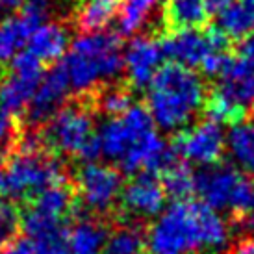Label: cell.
<instances>
[{
	"label": "cell",
	"mask_w": 254,
	"mask_h": 254,
	"mask_svg": "<svg viewBox=\"0 0 254 254\" xmlns=\"http://www.w3.org/2000/svg\"><path fill=\"white\" fill-rule=\"evenodd\" d=\"M156 0H123L119 9V34L132 36L141 28L154 7Z\"/></svg>",
	"instance_id": "25"
},
{
	"label": "cell",
	"mask_w": 254,
	"mask_h": 254,
	"mask_svg": "<svg viewBox=\"0 0 254 254\" xmlns=\"http://www.w3.org/2000/svg\"><path fill=\"white\" fill-rule=\"evenodd\" d=\"M121 173L112 165L87 162L80 167L76 177V193L80 204L95 213H106L121 195Z\"/></svg>",
	"instance_id": "8"
},
{
	"label": "cell",
	"mask_w": 254,
	"mask_h": 254,
	"mask_svg": "<svg viewBox=\"0 0 254 254\" xmlns=\"http://www.w3.org/2000/svg\"><path fill=\"white\" fill-rule=\"evenodd\" d=\"M65 74L74 91H93L123 71L121 41L110 32H89L72 43L64 64Z\"/></svg>",
	"instance_id": "4"
},
{
	"label": "cell",
	"mask_w": 254,
	"mask_h": 254,
	"mask_svg": "<svg viewBox=\"0 0 254 254\" xmlns=\"http://www.w3.org/2000/svg\"><path fill=\"white\" fill-rule=\"evenodd\" d=\"M160 45H162L163 56L175 60L178 65H184V67L200 65V62L212 52L206 34L198 32V30L173 32L163 37Z\"/></svg>",
	"instance_id": "14"
},
{
	"label": "cell",
	"mask_w": 254,
	"mask_h": 254,
	"mask_svg": "<svg viewBox=\"0 0 254 254\" xmlns=\"http://www.w3.org/2000/svg\"><path fill=\"white\" fill-rule=\"evenodd\" d=\"M91 108H97L108 117L123 115L132 106V87L125 85H100L87 97Z\"/></svg>",
	"instance_id": "23"
},
{
	"label": "cell",
	"mask_w": 254,
	"mask_h": 254,
	"mask_svg": "<svg viewBox=\"0 0 254 254\" xmlns=\"http://www.w3.org/2000/svg\"><path fill=\"white\" fill-rule=\"evenodd\" d=\"M219 28L228 39L240 41L254 32V0H238L219 13Z\"/></svg>",
	"instance_id": "18"
},
{
	"label": "cell",
	"mask_w": 254,
	"mask_h": 254,
	"mask_svg": "<svg viewBox=\"0 0 254 254\" xmlns=\"http://www.w3.org/2000/svg\"><path fill=\"white\" fill-rule=\"evenodd\" d=\"M204 113L208 115L210 121L215 123H230V125H238L245 119V110L236 106L234 102L226 99L225 95H221L217 89H213L210 95H206L204 100Z\"/></svg>",
	"instance_id": "26"
},
{
	"label": "cell",
	"mask_w": 254,
	"mask_h": 254,
	"mask_svg": "<svg viewBox=\"0 0 254 254\" xmlns=\"http://www.w3.org/2000/svg\"><path fill=\"white\" fill-rule=\"evenodd\" d=\"M100 156L117 162L127 173H162L175 154L158 135L147 108L130 106L110 117L97 134Z\"/></svg>",
	"instance_id": "2"
},
{
	"label": "cell",
	"mask_w": 254,
	"mask_h": 254,
	"mask_svg": "<svg viewBox=\"0 0 254 254\" xmlns=\"http://www.w3.org/2000/svg\"><path fill=\"white\" fill-rule=\"evenodd\" d=\"M232 254H254V238L241 240L240 243L234 247Z\"/></svg>",
	"instance_id": "34"
},
{
	"label": "cell",
	"mask_w": 254,
	"mask_h": 254,
	"mask_svg": "<svg viewBox=\"0 0 254 254\" xmlns=\"http://www.w3.org/2000/svg\"><path fill=\"white\" fill-rule=\"evenodd\" d=\"M232 58L228 56L226 50H212L208 56L200 62V69L206 76H221Z\"/></svg>",
	"instance_id": "28"
},
{
	"label": "cell",
	"mask_w": 254,
	"mask_h": 254,
	"mask_svg": "<svg viewBox=\"0 0 254 254\" xmlns=\"http://www.w3.org/2000/svg\"><path fill=\"white\" fill-rule=\"evenodd\" d=\"M108 228L99 219L80 217L76 225L65 234L67 254H102Z\"/></svg>",
	"instance_id": "17"
},
{
	"label": "cell",
	"mask_w": 254,
	"mask_h": 254,
	"mask_svg": "<svg viewBox=\"0 0 254 254\" xmlns=\"http://www.w3.org/2000/svg\"><path fill=\"white\" fill-rule=\"evenodd\" d=\"M215 89L245 112L247 108H254V60L247 56L230 60Z\"/></svg>",
	"instance_id": "13"
},
{
	"label": "cell",
	"mask_w": 254,
	"mask_h": 254,
	"mask_svg": "<svg viewBox=\"0 0 254 254\" xmlns=\"http://www.w3.org/2000/svg\"><path fill=\"white\" fill-rule=\"evenodd\" d=\"M123 0H84L76 11V26L82 32H99L119 15Z\"/></svg>",
	"instance_id": "20"
},
{
	"label": "cell",
	"mask_w": 254,
	"mask_h": 254,
	"mask_svg": "<svg viewBox=\"0 0 254 254\" xmlns=\"http://www.w3.org/2000/svg\"><path fill=\"white\" fill-rule=\"evenodd\" d=\"M147 236L139 223H123L108 234L102 254H145Z\"/></svg>",
	"instance_id": "21"
},
{
	"label": "cell",
	"mask_w": 254,
	"mask_h": 254,
	"mask_svg": "<svg viewBox=\"0 0 254 254\" xmlns=\"http://www.w3.org/2000/svg\"><path fill=\"white\" fill-rule=\"evenodd\" d=\"M210 19V13L204 6V0H165L163 6V26L165 30H197L204 26Z\"/></svg>",
	"instance_id": "16"
},
{
	"label": "cell",
	"mask_w": 254,
	"mask_h": 254,
	"mask_svg": "<svg viewBox=\"0 0 254 254\" xmlns=\"http://www.w3.org/2000/svg\"><path fill=\"white\" fill-rule=\"evenodd\" d=\"M24 0H0V11H11L22 6Z\"/></svg>",
	"instance_id": "35"
},
{
	"label": "cell",
	"mask_w": 254,
	"mask_h": 254,
	"mask_svg": "<svg viewBox=\"0 0 254 254\" xmlns=\"http://www.w3.org/2000/svg\"><path fill=\"white\" fill-rule=\"evenodd\" d=\"M17 125L11 115L0 112V156L2 152H6L9 148L13 147L15 141H17Z\"/></svg>",
	"instance_id": "30"
},
{
	"label": "cell",
	"mask_w": 254,
	"mask_h": 254,
	"mask_svg": "<svg viewBox=\"0 0 254 254\" xmlns=\"http://www.w3.org/2000/svg\"><path fill=\"white\" fill-rule=\"evenodd\" d=\"M41 78V62L36 56H32L28 50L17 52L11 60L9 72L0 80V112L11 117L24 112Z\"/></svg>",
	"instance_id": "7"
},
{
	"label": "cell",
	"mask_w": 254,
	"mask_h": 254,
	"mask_svg": "<svg viewBox=\"0 0 254 254\" xmlns=\"http://www.w3.org/2000/svg\"><path fill=\"white\" fill-rule=\"evenodd\" d=\"M226 139L223 128L215 121L206 119L188 130H180L173 139V154L184 158L186 162L198 165L219 163L225 154Z\"/></svg>",
	"instance_id": "9"
},
{
	"label": "cell",
	"mask_w": 254,
	"mask_h": 254,
	"mask_svg": "<svg viewBox=\"0 0 254 254\" xmlns=\"http://www.w3.org/2000/svg\"><path fill=\"white\" fill-rule=\"evenodd\" d=\"M22 11L24 17H28L37 26L49 19L50 15V0H24L22 2Z\"/></svg>",
	"instance_id": "29"
},
{
	"label": "cell",
	"mask_w": 254,
	"mask_h": 254,
	"mask_svg": "<svg viewBox=\"0 0 254 254\" xmlns=\"http://www.w3.org/2000/svg\"><path fill=\"white\" fill-rule=\"evenodd\" d=\"M234 225L241 234H245L247 238H254V208L249 212L241 213L238 217H234Z\"/></svg>",
	"instance_id": "32"
},
{
	"label": "cell",
	"mask_w": 254,
	"mask_h": 254,
	"mask_svg": "<svg viewBox=\"0 0 254 254\" xmlns=\"http://www.w3.org/2000/svg\"><path fill=\"white\" fill-rule=\"evenodd\" d=\"M195 191L212 210H228L234 217L254 208V178L232 165L213 163L195 175Z\"/></svg>",
	"instance_id": "5"
},
{
	"label": "cell",
	"mask_w": 254,
	"mask_h": 254,
	"mask_svg": "<svg viewBox=\"0 0 254 254\" xmlns=\"http://www.w3.org/2000/svg\"><path fill=\"white\" fill-rule=\"evenodd\" d=\"M243 52H245V56L247 58L254 60V32L247 37V41H245V45H243Z\"/></svg>",
	"instance_id": "36"
},
{
	"label": "cell",
	"mask_w": 254,
	"mask_h": 254,
	"mask_svg": "<svg viewBox=\"0 0 254 254\" xmlns=\"http://www.w3.org/2000/svg\"><path fill=\"white\" fill-rule=\"evenodd\" d=\"M39 130L43 150L78 156L93 135V108L87 97L62 106Z\"/></svg>",
	"instance_id": "6"
},
{
	"label": "cell",
	"mask_w": 254,
	"mask_h": 254,
	"mask_svg": "<svg viewBox=\"0 0 254 254\" xmlns=\"http://www.w3.org/2000/svg\"><path fill=\"white\" fill-rule=\"evenodd\" d=\"M163 186L152 173H141L134 177L121 191V208L130 217L148 219L162 212L165 204Z\"/></svg>",
	"instance_id": "11"
},
{
	"label": "cell",
	"mask_w": 254,
	"mask_h": 254,
	"mask_svg": "<svg viewBox=\"0 0 254 254\" xmlns=\"http://www.w3.org/2000/svg\"><path fill=\"white\" fill-rule=\"evenodd\" d=\"M234 0H204V6L208 9V13L210 15H219L223 9L232 4Z\"/></svg>",
	"instance_id": "33"
},
{
	"label": "cell",
	"mask_w": 254,
	"mask_h": 254,
	"mask_svg": "<svg viewBox=\"0 0 254 254\" xmlns=\"http://www.w3.org/2000/svg\"><path fill=\"white\" fill-rule=\"evenodd\" d=\"M69 45V32L56 22L39 24L28 39V52L41 64H52L65 54Z\"/></svg>",
	"instance_id": "15"
},
{
	"label": "cell",
	"mask_w": 254,
	"mask_h": 254,
	"mask_svg": "<svg viewBox=\"0 0 254 254\" xmlns=\"http://www.w3.org/2000/svg\"><path fill=\"white\" fill-rule=\"evenodd\" d=\"M204 100L200 76L184 65H163L148 84L147 110L154 125L167 132L182 130L204 106Z\"/></svg>",
	"instance_id": "3"
},
{
	"label": "cell",
	"mask_w": 254,
	"mask_h": 254,
	"mask_svg": "<svg viewBox=\"0 0 254 254\" xmlns=\"http://www.w3.org/2000/svg\"><path fill=\"white\" fill-rule=\"evenodd\" d=\"M228 150L241 169L254 177V119L234 125L228 135Z\"/></svg>",
	"instance_id": "22"
},
{
	"label": "cell",
	"mask_w": 254,
	"mask_h": 254,
	"mask_svg": "<svg viewBox=\"0 0 254 254\" xmlns=\"http://www.w3.org/2000/svg\"><path fill=\"white\" fill-rule=\"evenodd\" d=\"M36 28V22H32L22 13L19 17H7L0 21V62L11 60L17 52H21Z\"/></svg>",
	"instance_id": "19"
},
{
	"label": "cell",
	"mask_w": 254,
	"mask_h": 254,
	"mask_svg": "<svg viewBox=\"0 0 254 254\" xmlns=\"http://www.w3.org/2000/svg\"><path fill=\"white\" fill-rule=\"evenodd\" d=\"M163 50L160 41L152 37H135L128 45L127 52L123 56V67L127 69L128 84L132 89L147 87L158 69L162 67Z\"/></svg>",
	"instance_id": "12"
},
{
	"label": "cell",
	"mask_w": 254,
	"mask_h": 254,
	"mask_svg": "<svg viewBox=\"0 0 254 254\" xmlns=\"http://www.w3.org/2000/svg\"><path fill=\"white\" fill-rule=\"evenodd\" d=\"M69 80L62 64L50 69L37 85L36 93L26 106V128H41L54 113L64 106L69 95Z\"/></svg>",
	"instance_id": "10"
},
{
	"label": "cell",
	"mask_w": 254,
	"mask_h": 254,
	"mask_svg": "<svg viewBox=\"0 0 254 254\" xmlns=\"http://www.w3.org/2000/svg\"><path fill=\"white\" fill-rule=\"evenodd\" d=\"M160 175L165 195L173 197L175 200H184L195 191V173L186 163L173 160Z\"/></svg>",
	"instance_id": "24"
},
{
	"label": "cell",
	"mask_w": 254,
	"mask_h": 254,
	"mask_svg": "<svg viewBox=\"0 0 254 254\" xmlns=\"http://www.w3.org/2000/svg\"><path fill=\"white\" fill-rule=\"evenodd\" d=\"M2 254H52V251L30 238H21V240L11 241L2 251Z\"/></svg>",
	"instance_id": "31"
},
{
	"label": "cell",
	"mask_w": 254,
	"mask_h": 254,
	"mask_svg": "<svg viewBox=\"0 0 254 254\" xmlns=\"http://www.w3.org/2000/svg\"><path fill=\"white\" fill-rule=\"evenodd\" d=\"M19 225H21V217L17 208L4 198H0V254L15 240Z\"/></svg>",
	"instance_id": "27"
},
{
	"label": "cell",
	"mask_w": 254,
	"mask_h": 254,
	"mask_svg": "<svg viewBox=\"0 0 254 254\" xmlns=\"http://www.w3.org/2000/svg\"><path fill=\"white\" fill-rule=\"evenodd\" d=\"M230 243L225 219L204 202L175 200L147 232L148 254H219Z\"/></svg>",
	"instance_id": "1"
}]
</instances>
